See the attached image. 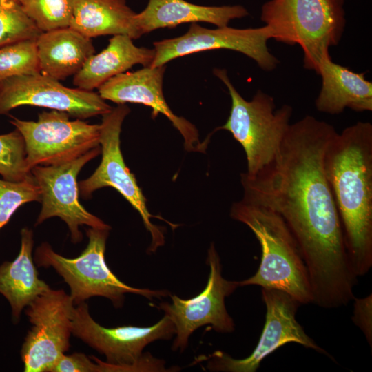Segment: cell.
Wrapping results in <instances>:
<instances>
[{
  "instance_id": "obj_1",
  "label": "cell",
  "mask_w": 372,
  "mask_h": 372,
  "mask_svg": "<svg viewBox=\"0 0 372 372\" xmlns=\"http://www.w3.org/2000/svg\"><path fill=\"white\" fill-rule=\"evenodd\" d=\"M336 132L306 116L290 124L269 170L253 178L240 176L243 196L271 207L286 223L307 269L312 303L324 309L348 304L358 280L324 169V152Z\"/></svg>"
},
{
  "instance_id": "obj_2",
  "label": "cell",
  "mask_w": 372,
  "mask_h": 372,
  "mask_svg": "<svg viewBox=\"0 0 372 372\" xmlns=\"http://www.w3.org/2000/svg\"><path fill=\"white\" fill-rule=\"evenodd\" d=\"M324 169L357 278L372 267V125L357 122L336 132L324 155Z\"/></svg>"
},
{
  "instance_id": "obj_3",
  "label": "cell",
  "mask_w": 372,
  "mask_h": 372,
  "mask_svg": "<svg viewBox=\"0 0 372 372\" xmlns=\"http://www.w3.org/2000/svg\"><path fill=\"white\" fill-rule=\"evenodd\" d=\"M230 216L247 225L261 247L257 271L239 281V286L278 289L289 293L300 304L312 303L307 267L296 240L283 218L271 207L245 196L232 204Z\"/></svg>"
},
{
  "instance_id": "obj_4",
  "label": "cell",
  "mask_w": 372,
  "mask_h": 372,
  "mask_svg": "<svg viewBox=\"0 0 372 372\" xmlns=\"http://www.w3.org/2000/svg\"><path fill=\"white\" fill-rule=\"evenodd\" d=\"M344 0H271L262 7L261 21L272 39L303 51V65L316 73L320 61L331 57L329 48L340 42L346 19Z\"/></svg>"
},
{
  "instance_id": "obj_5",
  "label": "cell",
  "mask_w": 372,
  "mask_h": 372,
  "mask_svg": "<svg viewBox=\"0 0 372 372\" xmlns=\"http://www.w3.org/2000/svg\"><path fill=\"white\" fill-rule=\"evenodd\" d=\"M213 72L226 85L231 100L229 116L218 129L229 132L243 147L247 166L243 174L251 178L259 176L278 158L293 108L283 105L276 110L273 98L261 90L247 101L234 87L226 70L215 68Z\"/></svg>"
},
{
  "instance_id": "obj_6",
  "label": "cell",
  "mask_w": 372,
  "mask_h": 372,
  "mask_svg": "<svg viewBox=\"0 0 372 372\" xmlns=\"http://www.w3.org/2000/svg\"><path fill=\"white\" fill-rule=\"evenodd\" d=\"M72 319V335L105 356V362L91 356L99 365V372H163L179 369H167L163 360L143 353L149 344L169 340L175 335L174 325L166 315L150 327L107 328L92 318L84 302L74 307Z\"/></svg>"
},
{
  "instance_id": "obj_7",
  "label": "cell",
  "mask_w": 372,
  "mask_h": 372,
  "mask_svg": "<svg viewBox=\"0 0 372 372\" xmlns=\"http://www.w3.org/2000/svg\"><path fill=\"white\" fill-rule=\"evenodd\" d=\"M109 231L87 229L88 243L83 252L74 258L57 254L48 242H43L36 249L34 260L39 267H53L63 278L70 287V296L75 306L94 296L106 298L116 307H121L125 293L141 295L149 300L170 296L167 290L129 286L112 272L105 260Z\"/></svg>"
},
{
  "instance_id": "obj_8",
  "label": "cell",
  "mask_w": 372,
  "mask_h": 372,
  "mask_svg": "<svg viewBox=\"0 0 372 372\" xmlns=\"http://www.w3.org/2000/svg\"><path fill=\"white\" fill-rule=\"evenodd\" d=\"M70 116L54 110L39 114L37 121L10 116L9 122L23 138L30 171L37 165L71 161L100 146V124H89L80 118L71 121Z\"/></svg>"
},
{
  "instance_id": "obj_9",
  "label": "cell",
  "mask_w": 372,
  "mask_h": 372,
  "mask_svg": "<svg viewBox=\"0 0 372 372\" xmlns=\"http://www.w3.org/2000/svg\"><path fill=\"white\" fill-rule=\"evenodd\" d=\"M262 298L266 307L265 322L258 344L248 357L236 359L225 352L216 351L196 361H207V369L210 371L255 372L265 358L291 342L332 358L297 321L296 315L301 304L294 298L281 290L262 288Z\"/></svg>"
},
{
  "instance_id": "obj_10",
  "label": "cell",
  "mask_w": 372,
  "mask_h": 372,
  "mask_svg": "<svg viewBox=\"0 0 372 372\" xmlns=\"http://www.w3.org/2000/svg\"><path fill=\"white\" fill-rule=\"evenodd\" d=\"M130 110L125 104L103 115L101 125L100 146L101 161L94 172L78 183L79 195L87 199L94 192L111 187L116 189L138 212L147 230L152 236L149 252H154L165 243L163 231L151 222L152 215L147 209L146 200L132 173L126 166L121 150L120 134L123 122Z\"/></svg>"
},
{
  "instance_id": "obj_11",
  "label": "cell",
  "mask_w": 372,
  "mask_h": 372,
  "mask_svg": "<svg viewBox=\"0 0 372 372\" xmlns=\"http://www.w3.org/2000/svg\"><path fill=\"white\" fill-rule=\"evenodd\" d=\"M209 274L205 289L189 299L170 295L172 302H163L156 306L164 311L175 327V339L172 349L183 352L190 335L205 325H211L214 331L226 333L234 331L235 324L228 313L225 300L239 286V281H231L222 276V265L214 243H211L207 257Z\"/></svg>"
},
{
  "instance_id": "obj_12",
  "label": "cell",
  "mask_w": 372,
  "mask_h": 372,
  "mask_svg": "<svg viewBox=\"0 0 372 372\" xmlns=\"http://www.w3.org/2000/svg\"><path fill=\"white\" fill-rule=\"evenodd\" d=\"M74 306L64 290L50 288L25 307L32 327L21 349L25 372H48L69 350Z\"/></svg>"
},
{
  "instance_id": "obj_13",
  "label": "cell",
  "mask_w": 372,
  "mask_h": 372,
  "mask_svg": "<svg viewBox=\"0 0 372 372\" xmlns=\"http://www.w3.org/2000/svg\"><path fill=\"white\" fill-rule=\"evenodd\" d=\"M100 152L99 146L71 161L55 165H37L31 169L41 194V209L36 226L50 218L59 217L66 223L73 243L83 239L80 226L110 229V225L89 212L79 200L77 176L82 167Z\"/></svg>"
},
{
  "instance_id": "obj_14",
  "label": "cell",
  "mask_w": 372,
  "mask_h": 372,
  "mask_svg": "<svg viewBox=\"0 0 372 372\" xmlns=\"http://www.w3.org/2000/svg\"><path fill=\"white\" fill-rule=\"evenodd\" d=\"M270 39L272 34L267 25L247 29L227 25L208 29L192 23L185 34L154 42L155 55L150 67L165 65L174 59L202 51L227 49L242 53L254 60L262 70L271 71L279 61L267 48Z\"/></svg>"
},
{
  "instance_id": "obj_15",
  "label": "cell",
  "mask_w": 372,
  "mask_h": 372,
  "mask_svg": "<svg viewBox=\"0 0 372 372\" xmlns=\"http://www.w3.org/2000/svg\"><path fill=\"white\" fill-rule=\"evenodd\" d=\"M26 105L65 112L80 119L103 116L112 110L98 92L65 87L41 73L0 82V115Z\"/></svg>"
},
{
  "instance_id": "obj_16",
  "label": "cell",
  "mask_w": 372,
  "mask_h": 372,
  "mask_svg": "<svg viewBox=\"0 0 372 372\" xmlns=\"http://www.w3.org/2000/svg\"><path fill=\"white\" fill-rule=\"evenodd\" d=\"M165 68V65L148 66L135 72L121 73L101 85L98 93L104 100L117 104L132 103L150 107L153 118L162 114L178 130L183 137L185 149L204 152L207 142L201 143L196 127L187 119L176 116L165 99L163 82Z\"/></svg>"
},
{
  "instance_id": "obj_17",
  "label": "cell",
  "mask_w": 372,
  "mask_h": 372,
  "mask_svg": "<svg viewBox=\"0 0 372 372\" xmlns=\"http://www.w3.org/2000/svg\"><path fill=\"white\" fill-rule=\"evenodd\" d=\"M317 74L322 77L315 102L319 112L333 115L347 107L356 112L372 110V83L364 73L355 72L327 57L319 63Z\"/></svg>"
},
{
  "instance_id": "obj_18",
  "label": "cell",
  "mask_w": 372,
  "mask_h": 372,
  "mask_svg": "<svg viewBox=\"0 0 372 372\" xmlns=\"http://www.w3.org/2000/svg\"><path fill=\"white\" fill-rule=\"evenodd\" d=\"M249 14L242 6H205L185 0H149L146 8L135 14V23L141 37L162 28L184 23L206 22L217 27L227 26L234 19Z\"/></svg>"
},
{
  "instance_id": "obj_19",
  "label": "cell",
  "mask_w": 372,
  "mask_h": 372,
  "mask_svg": "<svg viewBox=\"0 0 372 372\" xmlns=\"http://www.w3.org/2000/svg\"><path fill=\"white\" fill-rule=\"evenodd\" d=\"M154 49L136 46L127 35H114L107 46L92 55L73 78L77 88L93 91L111 78L125 72L133 65L150 66Z\"/></svg>"
},
{
  "instance_id": "obj_20",
  "label": "cell",
  "mask_w": 372,
  "mask_h": 372,
  "mask_svg": "<svg viewBox=\"0 0 372 372\" xmlns=\"http://www.w3.org/2000/svg\"><path fill=\"white\" fill-rule=\"evenodd\" d=\"M36 45L41 73L58 81L75 75L95 52L92 39L70 27L42 32Z\"/></svg>"
},
{
  "instance_id": "obj_21",
  "label": "cell",
  "mask_w": 372,
  "mask_h": 372,
  "mask_svg": "<svg viewBox=\"0 0 372 372\" xmlns=\"http://www.w3.org/2000/svg\"><path fill=\"white\" fill-rule=\"evenodd\" d=\"M33 232L28 227L21 231V248L11 262L0 265V293L9 302L14 322L20 320L21 312L37 296L50 287L39 278L32 257Z\"/></svg>"
},
{
  "instance_id": "obj_22",
  "label": "cell",
  "mask_w": 372,
  "mask_h": 372,
  "mask_svg": "<svg viewBox=\"0 0 372 372\" xmlns=\"http://www.w3.org/2000/svg\"><path fill=\"white\" fill-rule=\"evenodd\" d=\"M136 13L125 0H77L69 27L92 39L104 35L141 36Z\"/></svg>"
},
{
  "instance_id": "obj_23",
  "label": "cell",
  "mask_w": 372,
  "mask_h": 372,
  "mask_svg": "<svg viewBox=\"0 0 372 372\" xmlns=\"http://www.w3.org/2000/svg\"><path fill=\"white\" fill-rule=\"evenodd\" d=\"M36 39H25L0 47V82L10 77L39 74Z\"/></svg>"
},
{
  "instance_id": "obj_24",
  "label": "cell",
  "mask_w": 372,
  "mask_h": 372,
  "mask_svg": "<svg viewBox=\"0 0 372 372\" xmlns=\"http://www.w3.org/2000/svg\"><path fill=\"white\" fill-rule=\"evenodd\" d=\"M42 32L15 0H0V47L18 41L37 39Z\"/></svg>"
},
{
  "instance_id": "obj_25",
  "label": "cell",
  "mask_w": 372,
  "mask_h": 372,
  "mask_svg": "<svg viewBox=\"0 0 372 372\" xmlns=\"http://www.w3.org/2000/svg\"><path fill=\"white\" fill-rule=\"evenodd\" d=\"M77 0H25L23 7L41 32L68 28Z\"/></svg>"
},
{
  "instance_id": "obj_26",
  "label": "cell",
  "mask_w": 372,
  "mask_h": 372,
  "mask_svg": "<svg viewBox=\"0 0 372 372\" xmlns=\"http://www.w3.org/2000/svg\"><path fill=\"white\" fill-rule=\"evenodd\" d=\"M23 138L15 129L0 134V175L10 181H21L30 175L26 164Z\"/></svg>"
},
{
  "instance_id": "obj_27",
  "label": "cell",
  "mask_w": 372,
  "mask_h": 372,
  "mask_svg": "<svg viewBox=\"0 0 372 372\" xmlns=\"http://www.w3.org/2000/svg\"><path fill=\"white\" fill-rule=\"evenodd\" d=\"M32 201L40 202L41 194L32 174L21 181L0 179V230L19 207Z\"/></svg>"
},
{
  "instance_id": "obj_28",
  "label": "cell",
  "mask_w": 372,
  "mask_h": 372,
  "mask_svg": "<svg viewBox=\"0 0 372 372\" xmlns=\"http://www.w3.org/2000/svg\"><path fill=\"white\" fill-rule=\"evenodd\" d=\"M48 372H99V365L83 353H63Z\"/></svg>"
},
{
  "instance_id": "obj_29",
  "label": "cell",
  "mask_w": 372,
  "mask_h": 372,
  "mask_svg": "<svg viewBox=\"0 0 372 372\" xmlns=\"http://www.w3.org/2000/svg\"><path fill=\"white\" fill-rule=\"evenodd\" d=\"M352 320L364 333L370 347L372 346V296L354 298Z\"/></svg>"
},
{
  "instance_id": "obj_30",
  "label": "cell",
  "mask_w": 372,
  "mask_h": 372,
  "mask_svg": "<svg viewBox=\"0 0 372 372\" xmlns=\"http://www.w3.org/2000/svg\"><path fill=\"white\" fill-rule=\"evenodd\" d=\"M17 1V2H19V3H21L22 6L24 4L25 0H15Z\"/></svg>"
}]
</instances>
